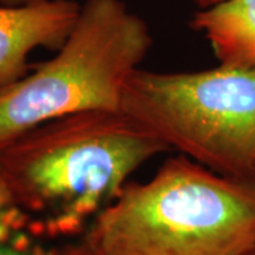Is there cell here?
Listing matches in <instances>:
<instances>
[{"instance_id": "7c38bea8", "label": "cell", "mask_w": 255, "mask_h": 255, "mask_svg": "<svg viewBox=\"0 0 255 255\" xmlns=\"http://www.w3.org/2000/svg\"><path fill=\"white\" fill-rule=\"evenodd\" d=\"M193 1H196V0H193Z\"/></svg>"}, {"instance_id": "52a82bcc", "label": "cell", "mask_w": 255, "mask_h": 255, "mask_svg": "<svg viewBox=\"0 0 255 255\" xmlns=\"http://www.w3.org/2000/svg\"><path fill=\"white\" fill-rule=\"evenodd\" d=\"M18 210L14 207L11 196L0 176V255H18L26 250L6 243L9 230L14 224V214Z\"/></svg>"}, {"instance_id": "8fae6325", "label": "cell", "mask_w": 255, "mask_h": 255, "mask_svg": "<svg viewBox=\"0 0 255 255\" xmlns=\"http://www.w3.org/2000/svg\"><path fill=\"white\" fill-rule=\"evenodd\" d=\"M248 255H255V250H254V251H253V253H251V254H248Z\"/></svg>"}, {"instance_id": "9c48e42d", "label": "cell", "mask_w": 255, "mask_h": 255, "mask_svg": "<svg viewBox=\"0 0 255 255\" xmlns=\"http://www.w3.org/2000/svg\"><path fill=\"white\" fill-rule=\"evenodd\" d=\"M18 255H60L57 254L55 251H47V250H43V248H33L30 251H23L21 254Z\"/></svg>"}, {"instance_id": "277c9868", "label": "cell", "mask_w": 255, "mask_h": 255, "mask_svg": "<svg viewBox=\"0 0 255 255\" xmlns=\"http://www.w3.org/2000/svg\"><path fill=\"white\" fill-rule=\"evenodd\" d=\"M121 111L160 142L226 177L255 183V67L129 78Z\"/></svg>"}, {"instance_id": "8992f818", "label": "cell", "mask_w": 255, "mask_h": 255, "mask_svg": "<svg viewBox=\"0 0 255 255\" xmlns=\"http://www.w3.org/2000/svg\"><path fill=\"white\" fill-rule=\"evenodd\" d=\"M200 31L220 64L255 67V0H221L194 13Z\"/></svg>"}, {"instance_id": "ba28073f", "label": "cell", "mask_w": 255, "mask_h": 255, "mask_svg": "<svg viewBox=\"0 0 255 255\" xmlns=\"http://www.w3.org/2000/svg\"><path fill=\"white\" fill-rule=\"evenodd\" d=\"M44 0H0L1 6H27L33 3H40Z\"/></svg>"}, {"instance_id": "30bf717a", "label": "cell", "mask_w": 255, "mask_h": 255, "mask_svg": "<svg viewBox=\"0 0 255 255\" xmlns=\"http://www.w3.org/2000/svg\"><path fill=\"white\" fill-rule=\"evenodd\" d=\"M221 0H196V4L199 6V9L201 7H207V6H211L214 3H219Z\"/></svg>"}, {"instance_id": "6da1fadb", "label": "cell", "mask_w": 255, "mask_h": 255, "mask_svg": "<svg viewBox=\"0 0 255 255\" xmlns=\"http://www.w3.org/2000/svg\"><path fill=\"white\" fill-rule=\"evenodd\" d=\"M169 147L122 111L54 119L0 149L14 207L48 237L80 236L139 167Z\"/></svg>"}, {"instance_id": "5b68a950", "label": "cell", "mask_w": 255, "mask_h": 255, "mask_svg": "<svg viewBox=\"0 0 255 255\" xmlns=\"http://www.w3.org/2000/svg\"><path fill=\"white\" fill-rule=\"evenodd\" d=\"M81 4L44 0L27 6L0 4V88L26 74L36 48H60L71 33Z\"/></svg>"}, {"instance_id": "7a4b0ae2", "label": "cell", "mask_w": 255, "mask_h": 255, "mask_svg": "<svg viewBox=\"0 0 255 255\" xmlns=\"http://www.w3.org/2000/svg\"><path fill=\"white\" fill-rule=\"evenodd\" d=\"M255 250V183L179 155L127 184L63 255H248Z\"/></svg>"}, {"instance_id": "3957f363", "label": "cell", "mask_w": 255, "mask_h": 255, "mask_svg": "<svg viewBox=\"0 0 255 255\" xmlns=\"http://www.w3.org/2000/svg\"><path fill=\"white\" fill-rule=\"evenodd\" d=\"M152 41L145 20L122 0H85L54 57L0 88V149L54 119L121 111Z\"/></svg>"}]
</instances>
